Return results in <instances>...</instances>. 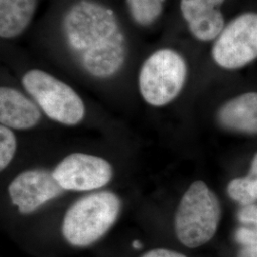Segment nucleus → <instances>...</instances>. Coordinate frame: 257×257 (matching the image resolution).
I'll return each mask as SVG.
<instances>
[{
    "mask_svg": "<svg viewBox=\"0 0 257 257\" xmlns=\"http://www.w3.org/2000/svg\"><path fill=\"white\" fill-rule=\"evenodd\" d=\"M133 248H137V249L142 248V243L139 242L138 240L134 241V242H133Z\"/></svg>",
    "mask_w": 257,
    "mask_h": 257,
    "instance_id": "412c9836",
    "label": "nucleus"
},
{
    "mask_svg": "<svg viewBox=\"0 0 257 257\" xmlns=\"http://www.w3.org/2000/svg\"><path fill=\"white\" fill-rule=\"evenodd\" d=\"M225 0H181L180 11L193 37L211 41L219 37L225 28L221 5Z\"/></svg>",
    "mask_w": 257,
    "mask_h": 257,
    "instance_id": "1a4fd4ad",
    "label": "nucleus"
},
{
    "mask_svg": "<svg viewBox=\"0 0 257 257\" xmlns=\"http://www.w3.org/2000/svg\"><path fill=\"white\" fill-rule=\"evenodd\" d=\"M230 198L243 206L252 205L257 201V181L248 175L231 180L228 188Z\"/></svg>",
    "mask_w": 257,
    "mask_h": 257,
    "instance_id": "4468645a",
    "label": "nucleus"
},
{
    "mask_svg": "<svg viewBox=\"0 0 257 257\" xmlns=\"http://www.w3.org/2000/svg\"><path fill=\"white\" fill-rule=\"evenodd\" d=\"M37 8V0H0V37H19L31 23Z\"/></svg>",
    "mask_w": 257,
    "mask_h": 257,
    "instance_id": "f8f14e48",
    "label": "nucleus"
},
{
    "mask_svg": "<svg viewBox=\"0 0 257 257\" xmlns=\"http://www.w3.org/2000/svg\"><path fill=\"white\" fill-rule=\"evenodd\" d=\"M238 219L242 224L249 226L251 230L257 231V206L256 205H248L244 206L238 212Z\"/></svg>",
    "mask_w": 257,
    "mask_h": 257,
    "instance_id": "dca6fc26",
    "label": "nucleus"
},
{
    "mask_svg": "<svg viewBox=\"0 0 257 257\" xmlns=\"http://www.w3.org/2000/svg\"><path fill=\"white\" fill-rule=\"evenodd\" d=\"M214 62L227 70H235L257 58V14L246 13L223 29L212 47Z\"/></svg>",
    "mask_w": 257,
    "mask_h": 257,
    "instance_id": "423d86ee",
    "label": "nucleus"
},
{
    "mask_svg": "<svg viewBox=\"0 0 257 257\" xmlns=\"http://www.w3.org/2000/svg\"><path fill=\"white\" fill-rule=\"evenodd\" d=\"M238 257H257V246L242 248L239 251Z\"/></svg>",
    "mask_w": 257,
    "mask_h": 257,
    "instance_id": "6ab92c4d",
    "label": "nucleus"
},
{
    "mask_svg": "<svg viewBox=\"0 0 257 257\" xmlns=\"http://www.w3.org/2000/svg\"><path fill=\"white\" fill-rule=\"evenodd\" d=\"M221 218L220 202L203 181L193 182L184 193L175 213V233L188 248H198L211 240Z\"/></svg>",
    "mask_w": 257,
    "mask_h": 257,
    "instance_id": "7ed1b4c3",
    "label": "nucleus"
},
{
    "mask_svg": "<svg viewBox=\"0 0 257 257\" xmlns=\"http://www.w3.org/2000/svg\"><path fill=\"white\" fill-rule=\"evenodd\" d=\"M41 112L25 95L9 87L0 89V122L2 126L28 130L38 124Z\"/></svg>",
    "mask_w": 257,
    "mask_h": 257,
    "instance_id": "9d476101",
    "label": "nucleus"
},
{
    "mask_svg": "<svg viewBox=\"0 0 257 257\" xmlns=\"http://www.w3.org/2000/svg\"><path fill=\"white\" fill-rule=\"evenodd\" d=\"M17 150V138L12 130L5 126L0 127V170L7 168L14 158Z\"/></svg>",
    "mask_w": 257,
    "mask_h": 257,
    "instance_id": "2eb2a0df",
    "label": "nucleus"
},
{
    "mask_svg": "<svg viewBox=\"0 0 257 257\" xmlns=\"http://www.w3.org/2000/svg\"><path fill=\"white\" fill-rule=\"evenodd\" d=\"M65 43L83 70L95 78L118 74L128 56V43L115 13L94 0H78L61 23Z\"/></svg>",
    "mask_w": 257,
    "mask_h": 257,
    "instance_id": "f257e3e1",
    "label": "nucleus"
},
{
    "mask_svg": "<svg viewBox=\"0 0 257 257\" xmlns=\"http://www.w3.org/2000/svg\"><path fill=\"white\" fill-rule=\"evenodd\" d=\"M183 56L172 49H160L148 57L138 75L139 92L148 104L161 107L175 99L187 80Z\"/></svg>",
    "mask_w": 257,
    "mask_h": 257,
    "instance_id": "20e7f679",
    "label": "nucleus"
},
{
    "mask_svg": "<svg viewBox=\"0 0 257 257\" xmlns=\"http://www.w3.org/2000/svg\"><path fill=\"white\" fill-rule=\"evenodd\" d=\"M248 175L250 178H252V179L257 181V154H255V156L252 159V162H251V165H250V170H249Z\"/></svg>",
    "mask_w": 257,
    "mask_h": 257,
    "instance_id": "aec40b11",
    "label": "nucleus"
},
{
    "mask_svg": "<svg viewBox=\"0 0 257 257\" xmlns=\"http://www.w3.org/2000/svg\"><path fill=\"white\" fill-rule=\"evenodd\" d=\"M8 192L11 201L19 212L29 214L60 196L65 191L57 183L53 173L45 170H28L14 178Z\"/></svg>",
    "mask_w": 257,
    "mask_h": 257,
    "instance_id": "6e6552de",
    "label": "nucleus"
},
{
    "mask_svg": "<svg viewBox=\"0 0 257 257\" xmlns=\"http://www.w3.org/2000/svg\"><path fill=\"white\" fill-rule=\"evenodd\" d=\"M166 0H126L132 19L139 26L148 27L161 16Z\"/></svg>",
    "mask_w": 257,
    "mask_h": 257,
    "instance_id": "ddd939ff",
    "label": "nucleus"
},
{
    "mask_svg": "<svg viewBox=\"0 0 257 257\" xmlns=\"http://www.w3.org/2000/svg\"><path fill=\"white\" fill-rule=\"evenodd\" d=\"M26 92L49 118L74 126L85 116L81 97L68 84L41 70H30L22 77Z\"/></svg>",
    "mask_w": 257,
    "mask_h": 257,
    "instance_id": "39448f33",
    "label": "nucleus"
},
{
    "mask_svg": "<svg viewBox=\"0 0 257 257\" xmlns=\"http://www.w3.org/2000/svg\"><path fill=\"white\" fill-rule=\"evenodd\" d=\"M121 200L109 191L83 196L69 208L62 223L65 240L74 247H88L101 239L119 216Z\"/></svg>",
    "mask_w": 257,
    "mask_h": 257,
    "instance_id": "f03ea898",
    "label": "nucleus"
},
{
    "mask_svg": "<svg viewBox=\"0 0 257 257\" xmlns=\"http://www.w3.org/2000/svg\"><path fill=\"white\" fill-rule=\"evenodd\" d=\"M53 175L64 191L90 192L106 186L112 178V167L99 156L72 154L55 167Z\"/></svg>",
    "mask_w": 257,
    "mask_h": 257,
    "instance_id": "0eeeda50",
    "label": "nucleus"
},
{
    "mask_svg": "<svg viewBox=\"0 0 257 257\" xmlns=\"http://www.w3.org/2000/svg\"><path fill=\"white\" fill-rule=\"evenodd\" d=\"M235 239L245 247H255L257 246V231L247 227H242L235 232Z\"/></svg>",
    "mask_w": 257,
    "mask_h": 257,
    "instance_id": "f3484780",
    "label": "nucleus"
},
{
    "mask_svg": "<svg viewBox=\"0 0 257 257\" xmlns=\"http://www.w3.org/2000/svg\"><path fill=\"white\" fill-rule=\"evenodd\" d=\"M141 257H187L185 256L182 253L177 252L175 250H171L167 248H155L151 249L144 254H142Z\"/></svg>",
    "mask_w": 257,
    "mask_h": 257,
    "instance_id": "a211bd4d",
    "label": "nucleus"
},
{
    "mask_svg": "<svg viewBox=\"0 0 257 257\" xmlns=\"http://www.w3.org/2000/svg\"><path fill=\"white\" fill-rule=\"evenodd\" d=\"M217 118L225 128L257 135V92H246L225 103Z\"/></svg>",
    "mask_w": 257,
    "mask_h": 257,
    "instance_id": "9b49d317",
    "label": "nucleus"
}]
</instances>
